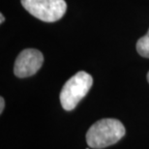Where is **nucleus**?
Here are the masks:
<instances>
[{"label": "nucleus", "mask_w": 149, "mask_h": 149, "mask_svg": "<svg viewBox=\"0 0 149 149\" xmlns=\"http://www.w3.org/2000/svg\"><path fill=\"white\" fill-rule=\"evenodd\" d=\"M136 50L142 57L149 58V29L144 36L139 39L136 43Z\"/></svg>", "instance_id": "obj_5"}, {"label": "nucleus", "mask_w": 149, "mask_h": 149, "mask_svg": "<svg viewBox=\"0 0 149 149\" xmlns=\"http://www.w3.org/2000/svg\"><path fill=\"white\" fill-rule=\"evenodd\" d=\"M4 107H5V101L3 99V97L0 98V113H2L4 111Z\"/></svg>", "instance_id": "obj_6"}, {"label": "nucleus", "mask_w": 149, "mask_h": 149, "mask_svg": "<svg viewBox=\"0 0 149 149\" xmlns=\"http://www.w3.org/2000/svg\"><path fill=\"white\" fill-rule=\"evenodd\" d=\"M93 79L84 71H79L69 79L60 92V103L65 111H72L90 90Z\"/></svg>", "instance_id": "obj_2"}, {"label": "nucleus", "mask_w": 149, "mask_h": 149, "mask_svg": "<svg viewBox=\"0 0 149 149\" xmlns=\"http://www.w3.org/2000/svg\"><path fill=\"white\" fill-rule=\"evenodd\" d=\"M147 80H148V82H149V72L147 74Z\"/></svg>", "instance_id": "obj_8"}, {"label": "nucleus", "mask_w": 149, "mask_h": 149, "mask_svg": "<svg viewBox=\"0 0 149 149\" xmlns=\"http://www.w3.org/2000/svg\"><path fill=\"white\" fill-rule=\"evenodd\" d=\"M126 134L124 125L114 118L97 121L86 133V142L90 148L102 149L116 143Z\"/></svg>", "instance_id": "obj_1"}, {"label": "nucleus", "mask_w": 149, "mask_h": 149, "mask_svg": "<svg viewBox=\"0 0 149 149\" xmlns=\"http://www.w3.org/2000/svg\"><path fill=\"white\" fill-rule=\"evenodd\" d=\"M5 20V17H4V15L3 14H0V23H3Z\"/></svg>", "instance_id": "obj_7"}, {"label": "nucleus", "mask_w": 149, "mask_h": 149, "mask_svg": "<svg viewBox=\"0 0 149 149\" xmlns=\"http://www.w3.org/2000/svg\"><path fill=\"white\" fill-rule=\"evenodd\" d=\"M44 62V56L40 50L26 49L17 55L15 62L14 73L17 77H27L35 74Z\"/></svg>", "instance_id": "obj_4"}, {"label": "nucleus", "mask_w": 149, "mask_h": 149, "mask_svg": "<svg viewBox=\"0 0 149 149\" xmlns=\"http://www.w3.org/2000/svg\"><path fill=\"white\" fill-rule=\"evenodd\" d=\"M20 2L32 16L46 22L60 19L67 10L65 0H20Z\"/></svg>", "instance_id": "obj_3"}]
</instances>
